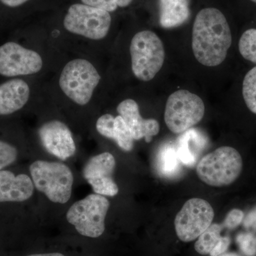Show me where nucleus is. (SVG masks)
Masks as SVG:
<instances>
[{"instance_id":"f257e3e1","label":"nucleus","mask_w":256,"mask_h":256,"mask_svg":"<svg viewBox=\"0 0 256 256\" xmlns=\"http://www.w3.org/2000/svg\"><path fill=\"white\" fill-rule=\"evenodd\" d=\"M102 82L97 57L64 52L50 80L45 82V92L50 98L84 108L97 100Z\"/></svg>"},{"instance_id":"f03ea898","label":"nucleus","mask_w":256,"mask_h":256,"mask_svg":"<svg viewBox=\"0 0 256 256\" xmlns=\"http://www.w3.org/2000/svg\"><path fill=\"white\" fill-rule=\"evenodd\" d=\"M62 56L48 38L18 36L6 38L0 42V80L15 78L43 80L44 76L53 73Z\"/></svg>"},{"instance_id":"7ed1b4c3","label":"nucleus","mask_w":256,"mask_h":256,"mask_svg":"<svg viewBox=\"0 0 256 256\" xmlns=\"http://www.w3.org/2000/svg\"><path fill=\"white\" fill-rule=\"evenodd\" d=\"M112 25L110 13L82 3L69 6L62 21L65 36L54 45L60 52L97 57V46L105 41Z\"/></svg>"},{"instance_id":"20e7f679","label":"nucleus","mask_w":256,"mask_h":256,"mask_svg":"<svg viewBox=\"0 0 256 256\" xmlns=\"http://www.w3.org/2000/svg\"><path fill=\"white\" fill-rule=\"evenodd\" d=\"M232 44L226 18L216 8L198 12L192 30V46L195 58L203 66L214 67L223 63Z\"/></svg>"},{"instance_id":"39448f33","label":"nucleus","mask_w":256,"mask_h":256,"mask_svg":"<svg viewBox=\"0 0 256 256\" xmlns=\"http://www.w3.org/2000/svg\"><path fill=\"white\" fill-rule=\"evenodd\" d=\"M131 70L138 80L150 82L164 64V45L160 37L150 30L138 32L129 46Z\"/></svg>"},{"instance_id":"423d86ee","label":"nucleus","mask_w":256,"mask_h":256,"mask_svg":"<svg viewBox=\"0 0 256 256\" xmlns=\"http://www.w3.org/2000/svg\"><path fill=\"white\" fill-rule=\"evenodd\" d=\"M34 188L54 203H67L73 190L74 175L67 165L56 162L36 160L30 166Z\"/></svg>"},{"instance_id":"0eeeda50","label":"nucleus","mask_w":256,"mask_h":256,"mask_svg":"<svg viewBox=\"0 0 256 256\" xmlns=\"http://www.w3.org/2000/svg\"><path fill=\"white\" fill-rule=\"evenodd\" d=\"M242 169L240 153L232 146H224L203 156L196 165V171L204 183L222 188L235 182Z\"/></svg>"},{"instance_id":"6e6552de","label":"nucleus","mask_w":256,"mask_h":256,"mask_svg":"<svg viewBox=\"0 0 256 256\" xmlns=\"http://www.w3.org/2000/svg\"><path fill=\"white\" fill-rule=\"evenodd\" d=\"M110 202L106 196L92 194L75 202L66 213V220L82 236L97 238L106 230Z\"/></svg>"},{"instance_id":"1a4fd4ad","label":"nucleus","mask_w":256,"mask_h":256,"mask_svg":"<svg viewBox=\"0 0 256 256\" xmlns=\"http://www.w3.org/2000/svg\"><path fill=\"white\" fill-rule=\"evenodd\" d=\"M204 114V102L200 96L188 90H178L166 100L164 122L172 132L181 134L201 122Z\"/></svg>"},{"instance_id":"9d476101","label":"nucleus","mask_w":256,"mask_h":256,"mask_svg":"<svg viewBox=\"0 0 256 256\" xmlns=\"http://www.w3.org/2000/svg\"><path fill=\"white\" fill-rule=\"evenodd\" d=\"M45 80L15 78L0 80V120L20 114L44 92Z\"/></svg>"},{"instance_id":"9b49d317","label":"nucleus","mask_w":256,"mask_h":256,"mask_svg":"<svg viewBox=\"0 0 256 256\" xmlns=\"http://www.w3.org/2000/svg\"><path fill=\"white\" fill-rule=\"evenodd\" d=\"M214 215L213 207L206 200L190 198L175 217L176 236L182 242H193L212 225Z\"/></svg>"},{"instance_id":"f8f14e48","label":"nucleus","mask_w":256,"mask_h":256,"mask_svg":"<svg viewBox=\"0 0 256 256\" xmlns=\"http://www.w3.org/2000/svg\"><path fill=\"white\" fill-rule=\"evenodd\" d=\"M116 166V159L110 152L101 153L87 162L84 176L95 194L108 196H114L118 194V186L112 178Z\"/></svg>"},{"instance_id":"ddd939ff","label":"nucleus","mask_w":256,"mask_h":256,"mask_svg":"<svg viewBox=\"0 0 256 256\" xmlns=\"http://www.w3.org/2000/svg\"><path fill=\"white\" fill-rule=\"evenodd\" d=\"M37 132L42 146L52 156L65 160L75 154L76 146L73 133L60 120L46 121L40 126Z\"/></svg>"},{"instance_id":"4468645a","label":"nucleus","mask_w":256,"mask_h":256,"mask_svg":"<svg viewBox=\"0 0 256 256\" xmlns=\"http://www.w3.org/2000/svg\"><path fill=\"white\" fill-rule=\"evenodd\" d=\"M117 112L124 120L134 140L144 139L146 142H150L160 132L158 121L142 118L137 101L133 99L121 101L117 106Z\"/></svg>"},{"instance_id":"2eb2a0df","label":"nucleus","mask_w":256,"mask_h":256,"mask_svg":"<svg viewBox=\"0 0 256 256\" xmlns=\"http://www.w3.org/2000/svg\"><path fill=\"white\" fill-rule=\"evenodd\" d=\"M34 185L31 176L5 169L0 171V205L28 201L33 196Z\"/></svg>"},{"instance_id":"dca6fc26","label":"nucleus","mask_w":256,"mask_h":256,"mask_svg":"<svg viewBox=\"0 0 256 256\" xmlns=\"http://www.w3.org/2000/svg\"><path fill=\"white\" fill-rule=\"evenodd\" d=\"M96 128L102 137L114 140L122 150H132L134 140L124 120L119 114H102L96 120Z\"/></svg>"},{"instance_id":"f3484780","label":"nucleus","mask_w":256,"mask_h":256,"mask_svg":"<svg viewBox=\"0 0 256 256\" xmlns=\"http://www.w3.org/2000/svg\"><path fill=\"white\" fill-rule=\"evenodd\" d=\"M223 226L212 224L208 228L197 238L195 250L201 255L218 256L227 252L230 244L228 236H222Z\"/></svg>"},{"instance_id":"a211bd4d","label":"nucleus","mask_w":256,"mask_h":256,"mask_svg":"<svg viewBox=\"0 0 256 256\" xmlns=\"http://www.w3.org/2000/svg\"><path fill=\"white\" fill-rule=\"evenodd\" d=\"M190 15L188 0H160V24L162 28H178L188 21Z\"/></svg>"},{"instance_id":"6ab92c4d","label":"nucleus","mask_w":256,"mask_h":256,"mask_svg":"<svg viewBox=\"0 0 256 256\" xmlns=\"http://www.w3.org/2000/svg\"><path fill=\"white\" fill-rule=\"evenodd\" d=\"M180 159L176 149L165 148L158 154V168L162 174L166 176H174L181 170Z\"/></svg>"},{"instance_id":"aec40b11","label":"nucleus","mask_w":256,"mask_h":256,"mask_svg":"<svg viewBox=\"0 0 256 256\" xmlns=\"http://www.w3.org/2000/svg\"><path fill=\"white\" fill-rule=\"evenodd\" d=\"M1 132V129H0ZM20 156V148L6 134L0 133V171L14 164Z\"/></svg>"},{"instance_id":"412c9836","label":"nucleus","mask_w":256,"mask_h":256,"mask_svg":"<svg viewBox=\"0 0 256 256\" xmlns=\"http://www.w3.org/2000/svg\"><path fill=\"white\" fill-rule=\"evenodd\" d=\"M242 92L248 108L256 114V66L250 69L244 77Z\"/></svg>"},{"instance_id":"4be33fe9","label":"nucleus","mask_w":256,"mask_h":256,"mask_svg":"<svg viewBox=\"0 0 256 256\" xmlns=\"http://www.w3.org/2000/svg\"><path fill=\"white\" fill-rule=\"evenodd\" d=\"M238 50L245 60L256 64V28H250L242 34L239 40Z\"/></svg>"},{"instance_id":"5701e85b","label":"nucleus","mask_w":256,"mask_h":256,"mask_svg":"<svg viewBox=\"0 0 256 256\" xmlns=\"http://www.w3.org/2000/svg\"><path fill=\"white\" fill-rule=\"evenodd\" d=\"M132 1L133 0H80L82 4L104 10L109 13L114 12L118 8H127L131 4Z\"/></svg>"},{"instance_id":"b1692460","label":"nucleus","mask_w":256,"mask_h":256,"mask_svg":"<svg viewBox=\"0 0 256 256\" xmlns=\"http://www.w3.org/2000/svg\"><path fill=\"white\" fill-rule=\"evenodd\" d=\"M237 242L242 252L248 256L256 254V237L250 234H242L237 237Z\"/></svg>"},{"instance_id":"393cba45","label":"nucleus","mask_w":256,"mask_h":256,"mask_svg":"<svg viewBox=\"0 0 256 256\" xmlns=\"http://www.w3.org/2000/svg\"><path fill=\"white\" fill-rule=\"evenodd\" d=\"M244 218V214L242 210H233L227 214L223 225L226 228L233 229L240 225Z\"/></svg>"},{"instance_id":"a878e982","label":"nucleus","mask_w":256,"mask_h":256,"mask_svg":"<svg viewBox=\"0 0 256 256\" xmlns=\"http://www.w3.org/2000/svg\"><path fill=\"white\" fill-rule=\"evenodd\" d=\"M30 0H0V3L10 9H16L28 3Z\"/></svg>"},{"instance_id":"bb28decb","label":"nucleus","mask_w":256,"mask_h":256,"mask_svg":"<svg viewBox=\"0 0 256 256\" xmlns=\"http://www.w3.org/2000/svg\"><path fill=\"white\" fill-rule=\"evenodd\" d=\"M24 256H66L62 252H43V254H30V255Z\"/></svg>"},{"instance_id":"cd10ccee","label":"nucleus","mask_w":256,"mask_h":256,"mask_svg":"<svg viewBox=\"0 0 256 256\" xmlns=\"http://www.w3.org/2000/svg\"><path fill=\"white\" fill-rule=\"evenodd\" d=\"M218 256H239L238 254H236V252H224L223 254H220V255Z\"/></svg>"},{"instance_id":"c85d7f7f","label":"nucleus","mask_w":256,"mask_h":256,"mask_svg":"<svg viewBox=\"0 0 256 256\" xmlns=\"http://www.w3.org/2000/svg\"><path fill=\"white\" fill-rule=\"evenodd\" d=\"M252 2H254V3H256V0H252Z\"/></svg>"}]
</instances>
